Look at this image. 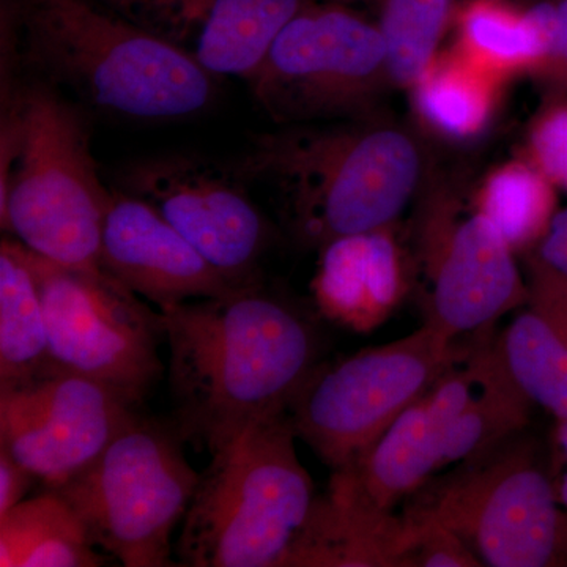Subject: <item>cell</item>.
I'll return each mask as SVG.
<instances>
[{"instance_id": "cell-26", "label": "cell", "mask_w": 567, "mask_h": 567, "mask_svg": "<svg viewBox=\"0 0 567 567\" xmlns=\"http://www.w3.org/2000/svg\"><path fill=\"white\" fill-rule=\"evenodd\" d=\"M458 0H379L393 87L406 91L442 50Z\"/></svg>"}, {"instance_id": "cell-28", "label": "cell", "mask_w": 567, "mask_h": 567, "mask_svg": "<svg viewBox=\"0 0 567 567\" xmlns=\"http://www.w3.org/2000/svg\"><path fill=\"white\" fill-rule=\"evenodd\" d=\"M406 543L402 567H481L464 540L434 518L404 513Z\"/></svg>"}, {"instance_id": "cell-32", "label": "cell", "mask_w": 567, "mask_h": 567, "mask_svg": "<svg viewBox=\"0 0 567 567\" xmlns=\"http://www.w3.org/2000/svg\"><path fill=\"white\" fill-rule=\"evenodd\" d=\"M559 446H561L563 458L567 464V425L563 429L561 436H559Z\"/></svg>"}, {"instance_id": "cell-10", "label": "cell", "mask_w": 567, "mask_h": 567, "mask_svg": "<svg viewBox=\"0 0 567 567\" xmlns=\"http://www.w3.org/2000/svg\"><path fill=\"white\" fill-rule=\"evenodd\" d=\"M412 264L421 281L425 322L451 341L491 330L524 308L528 281L517 252L472 197L429 181L417 197Z\"/></svg>"}, {"instance_id": "cell-22", "label": "cell", "mask_w": 567, "mask_h": 567, "mask_svg": "<svg viewBox=\"0 0 567 567\" xmlns=\"http://www.w3.org/2000/svg\"><path fill=\"white\" fill-rule=\"evenodd\" d=\"M52 374L47 319L31 251L0 245V390Z\"/></svg>"}, {"instance_id": "cell-11", "label": "cell", "mask_w": 567, "mask_h": 567, "mask_svg": "<svg viewBox=\"0 0 567 567\" xmlns=\"http://www.w3.org/2000/svg\"><path fill=\"white\" fill-rule=\"evenodd\" d=\"M31 251V249H29ZM39 278L52 372L96 380L140 405L163 375L162 315L118 279L78 270L32 252Z\"/></svg>"}, {"instance_id": "cell-21", "label": "cell", "mask_w": 567, "mask_h": 567, "mask_svg": "<svg viewBox=\"0 0 567 567\" xmlns=\"http://www.w3.org/2000/svg\"><path fill=\"white\" fill-rule=\"evenodd\" d=\"M505 84L447 47L406 92L421 132L451 144H466L491 128Z\"/></svg>"}, {"instance_id": "cell-2", "label": "cell", "mask_w": 567, "mask_h": 567, "mask_svg": "<svg viewBox=\"0 0 567 567\" xmlns=\"http://www.w3.org/2000/svg\"><path fill=\"white\" fill-rule=\"evenodd\" d=\"M235 164L271 193L295 240L317 249L398 226L432 178L421 133L380 111L257 134Z\"/></svg>"}, {"instance_id": "cell-9", "label": "cell", "mask_w": 567, "mask_h": 567, "mask_svg": "<svg viewBox=\"0 0 567 567\" xmlns=\"http://www.w3.org/2000/svg\"><path fill=\"white\" fill-rule=\"evenodd\" d=\"M457 347L424 323L398 341L317 364L287 406L295 434L333 472L352 465L431 390Z\"/></svg>"}, {"instance_id": "cell-13", "label": "cell", "mask_w": 567, "mask_h": 567, "mask_svg": "<svg viewBox=\"0 0 567 567\" xmlns=\"http://www.w3.org/2000/svg\"><path fill=\"white\" fill-rule=\"evenodd\" d=\"M136 406L96 380L52 372L0 390V447L47 488H58L132 423Z\"/></svg>"}, {"instance_id": "cell-12", "label": "cell", "mask_w": 567, "mask_h": 567, "mask_svg": "<svg viewBox=\"0 0 567 567\" xmlns=\"http://www.w3.org/2000/svg\"><path fill=\"white\" fill-rule=\"evenodd\" d=\"M237 164L189 152H159L115 167L111 188L152 205L235 286L259 282L270 224Z\"/></svg>"}, {"instance_id": "cell-29", "label": "cell", "mask_w": 567, "mask_h": 567, "mask_svg": "<svg viewBox=\"0 0 567 567\" xmlns=\"http://www.w3.org/2000/svg\"><path fill=\"white\" fill-rule=\"evenodd\" d=\"M532 7L546 40L543 65L535 78L547 89L567 91V0H537Z\"/></svg>"}, {"instance_id": "cell-25", "label": "cell", "mask_w": 567, "mask_h": 567, "mask_svg": "<svg viewBox=\"0 0 567 567\" xmlns=\"http://www.w3.org/2000/svg\"><path fill=\"white\" fill-rule=\"evenodd\" d=\"M470 197L517 254L535 251L559 210L558 189L520 155L492 167Z\"/></svg>"}, {"instance_id": "cell-1", "label": "cell", "mask_w": 567, "mask_h": 567, "mask_svg": "<svg viewBox=\"0 0 567 567\" xmlns=\"http://www.w3.org/2000/svg\"><path fill=\"white\" fill-rule=\"evenodd\" d=\"M173 424L213 454L257 417L287 410L317 368L315 319L260 282L159 309Z\"/></svg>"}, {"instance_id": "cell-3", "label": "cell", "mask_w": 567, "mask_h": 567, "mask_svg": "<svg viewBox=\"0 0 567 567\" xmlns=\"http://www.w3.org/2000/svg\"><path fill=\"white\" fill-rule=\"evenodd\" d=\"M2 59L128 121L197 117L219 93V78L95 0H2Z\"/></svg>"}, {"instance_id": "cell-5", "label": "cell", "mask_w": 567, "mask_h": 567, "mask_svg": "<svg viewBox=\"0 0 567 567\" xmlns=\"http://www.w3.org/2000/svg\"><path fill=\"white\" fill-rule=\"evenodd\" d=\"M287 410L257 417L212 454L175 551L183 566L279 567L316 498Z\"/></svg>"}, {"instance_id": "cell-14", "label": "cell", "mask_w": 567, "mask_h": 567, "mask_svg": "<svg viewBox=\"0 0 567 567\" xmlns=\"http://www.w3.org/2000/svg\"><path fill=\"white\" fill-rule=\"evenodd\" d=\"M213 76L248 80L309 0H95Z\"/></svg>"}, {"instance_id": "cell-30", "label": "cell", "mask_w": 567, "mask_h": 567, "mask_svg": "<svg viewBox=\"0 0 567 567\" xmlns=\"http://www.w3.org/2000/svg\"><path fill=\"white\" fill-rule=\"evenodd\" d=\"M528 257L567 281V207L558 210L547 234Z\"/></svg>"}, {"instance_id": "cell-31", "label": "cell", "mask_w": 567, "mask_h": 567, "mask_svg": "<svg viewBox=\"0 0 567 567\" xmlns=\"http://www.w3.org/2000/svg\"><path fill=\"white\" fill-rule=\"evenodd\" d=\"M35 480L37 476L28 466L0 447V516L25 499Z\"/></svg>"}, {"instance_id": "cell-18", "label": "cell", "mask_w": 567, "mask_h": 567, "mask_svg": "<svg viewBox=\"0 0 567 567\" xmlns=\"http://www.w3.org/2000/svg\"><path fill=\"white\" fill-rule=\"evenodd\" d=\"M528 301L496 336L514 382L532 404L567 421V281L528 257Z\"/></svg>"}, {"instance_id": "cell-15", "label": "cell", "mask_w": 567, "mask_h": 567, "mask_svg": "<svg viewBox=\"0 0 567 567\" xmlns=\"http://www.w3.org/2000/svg\"><path fill=\"white\" fill-rule=\"evenodd\" d=\"M100 262L158 309L240 287L216 270L152 205L117 189H112L104 219Z\"/></svg>"}, {"instance_id": "cell-19", "label": "cell", "mask_w": 567, "mask_h": 567, "mask_svg": "<svg viewBox=\"0 0 567 567\" xmlns=\"http://www.w3.org/2000/svg\"><path fill=\"white\" fill-rule=\"evenodd\" d=\"M405 543L402 514L365 505L330 481L279 567H402Z\"/></svg>"}, {"instance_id": "cell-24", "label": "cell", "mask_w": 567, "mask_h": 567, "mask_svg": "<svg viewBox=\"0 0 567 567\" xmlns=\"http://www.w3.org/2000/svg\"><path fill=\"white\" fill-rule=\"evenodd\" d=\"M80 514L54 488L22 499L0 516V566L99 567L96 550Z\"/></svg>"}, {"instance_id": "cell-33", "label": "cell", "mask_w": 567, "mask_h": 567, "mask_svg": "<svg viewBox=\"0 0 567 567\" xmlns=\"http://www.w3.org/2000/svg\"><path fill=\"white\" fill-rule=\"evenodd\" d=\"M334 2L347 3V6H354V3H379V0H334Z\"/></svg>"}, {"instance_id": "cell-23", "label": "cell", "mask_w": 567, "mask_h": 567, "mask_svg": "<svg viewBox=\"0 0 567 567\" xmlns=\"http://www.w3.org/2000/svg\"><path fill=\"white\" fill-rule=\"evenodd\" d=\"M450 31L454 50L503 81L535 78L546 52L543 25L532 6L513 0H462Z\"/></svg>"}, {"instance_id": "cell-20", "label": "cell", "mask_w": 567, "mask_h": 567, "mask_svg": "<svg viewBox=\"0 0 567 567\" xmlns=\"http://www.w3.org/2000/svg\"><path fill=\"white\" fill-rule=\"evenodd\" d=\"M443 472L442 434L421 395L368 451L346 468L336 470L331 483L365 505L394 513Z\"/></svg>"}, {"instance_id": "cell-7", "label": "cell", "mask_w": 567, "mask_h": 567, "mask_svg": "<svg viewBox=\"0 0 567 567\" xmlns=\"http://www.w3.org/2000/svg\"><path fill=\"white\" fill-rule=\"evenodd\" d=\"M171 423L137 413L87 468L54 488L76 509L96 547L126 567H164L174 529L192 505L200 473Z\"/></svg>"}, {"instance_id": "cell-16", "label": "cell", "mask_w": 567, "mask_h": 567, "mask_svg": "<svg viewBox=\"0 0 567 567\" xmlns=\"http://www.w3.org/2000/svg\"><path fill=\"white\" fill-rule=\"evenodd\" d=\"M442 434L443 470L484 453L524 431L527 395L514 382L491 330L473 336L427 391Z\"/></svg>"}, {"instance_id": "cell-27", "label": "cell", "mask_w": 567, "mask_h": 567, "mask_svg": "<svg viewBox=\"0 0 567 567\" xmlns=\"http://www.w3.org/2000/svg\"><path fill=\"white\" fill-rule=\"evenodd\" d=\"M558 192L567 193V91L547 89L525 130L520 153Z\"/></svg>"}, {"instance_id": "cell-17", "label": "cell", "mask_w": 567, "mask_h": 567, "mask_svg": "<svg viewBox=\"0 0 567 567\" xmlns=\"http://www.w3.org/2000/svg\"><path fill=\"white\" fill-rule=\"evenodd\" d=\"M319 251L312 292L327 319L364 333L393 315L412 262L398 226L338 238Z\"/></svg>"}, {"instance_id": "cell-6", "label": "cell", "mask_w": 567, "mask_h": 567, "mask_svg": "<svg viewBox=\"0 0 567 567\" xmlns=\"http://www.w3.org/2000/svg\"><path fill=\"white\" fill-rule=\"evenodd\" d=\"M557 488L524 431L435 475L404 503L464 540L481 566L546 567L567 554Z\"/></svg>"}, {"instance_id": "cell-4", "label": "cell", "mask_w": 567, "mask_h": 567, "mask_svg": "<svg viewBox=\"0 0 567 567\" xmlns=\"http://www.w3.org/2000/svg\"><path fill=\"white\" fill-rule=\"evenodd\" d=\"M111 199L84 107L20 71L2 78V229L51 262L100 270Z\"/></svg>"}, {"instance_id": "cell-8", "label": "cell", "mask_w": 567, "mask_h": 567, "mask_svg": "<svg viewBox=\"0 0 567 567\" xmlns=\"http://www.w3.org/2000/svg\"><path fill=\"white\" fill-rule=\"evenodd\" d=\"M246 82L278 126L375 114L393 87L377 21L334 0H309Z\"/></svg>"}]
</instances>
